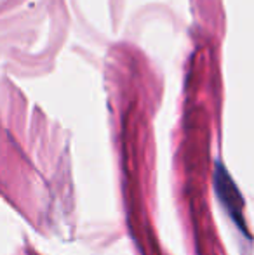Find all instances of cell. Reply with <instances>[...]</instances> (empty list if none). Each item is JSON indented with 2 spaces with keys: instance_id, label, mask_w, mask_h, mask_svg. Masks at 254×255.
I'll list each match as a JSON object with an SVG mask.
<instances>
[{
  "instance_id": "cell-1",
  "label": "cell",
  "mask_w": 254,
  "mask_h": 255,
  "mask_svg": "<svg viewBox=\"0 0 254 255\" xmlns=\"http://www.w3.org/2000/svg\"><path fill=\"white\" fill-rule=\"evenodd\" d=\"M216 188H218V195L221 196L225 205H227L232 214H234V219H239V222L242 224V219H241L242 217V198H241V195H239L235 184L232 182V179L228 177L227 170H225L221 165H218ZM242 228H244V224H242Z\"/></svg>"
}]
</instances>
